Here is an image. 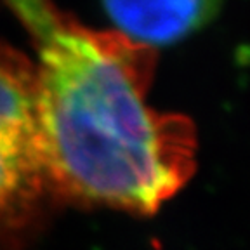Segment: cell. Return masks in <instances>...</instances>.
I'll list each match as a JSON object with an SVG mask.
<instances>
[{"label": "cell", "instance_id": "6da1fadb", "mask_svg": "<svg viewBox=\"0 0 250 250\" xmlns=\"http://www.w3.org/2000/svg\"><path fill=\"white\" fill-rule=\"evenodd\" d=\"M35 49L37 103L59 200L151 215L196 170L186 115L148 104L156 51L78 23L54 0H4Z\"/></svg>", "mask_w": 250, "mask_h": 250}, {"label": "cell", "instance_id": "7a4b0ae2", "mask_svg": "<svg viewBox=\"0 0 250 250\" xmlns=\"http://www.w3.org/2000/svg\"><path fill=\"white\" fill-rule=\"evenodd\" d=\"M58 200L31 59L0 42V250L23 245Z\"/></svg>", "mask_w": 250, "mask_h": 250}, {"label": "cell", "instance_id": "3957f363", "mask_svg": "<svg viewBox=\"0 0 250 250\" xmlns=\"http://www.w3.org/2000/svg\"><path fill=\"white\" fill-rule=\"evenodd\" d=\"M103 5L122 35L155 49L207 24L221 0H103Z\"/></svg>", "mask_w": 250, "mask_h": 250}]
</instances>
